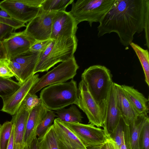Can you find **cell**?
I'll use <instances>...</instances> for the list:
<instances>
[{
	"label": "cell",
	"mask_w": 149,
	"mask_h": 149,
	"mask_svg": "<svg viewBox=\"0 0 149 149\" xmlns=\"http://www.w3.org/2000/svg\"><path fill=\"white\" fill-rule=\"evenodd\" d=\"M120 149H127V147H126V145H125V142L124 134H123V138L122 143V144L120 146Z\"/></svg>",
	"instance_id": "7bdbcfd3"
},
{
	"label": "cell",
	"mask_w": 149,
	"mask_h": 149,
	"mask_svg": "<svg viewBox=\"0 0 149 149\" xmlns=\"http://www.w3.org/2000/svg\"><path fill=\"white\" fill-rule=\"evenodd\" d=\"M121 116L113 82L106 100L104 111L103 128L107 138H109L116 127Z\"/></svg>",
	"instance_id": "4fadbf2b"
},
{
	"label": "cell",
	"mask_w": 149,
	"mask_h": 149,
	"mask_svg": "<svg viewBox=\"0 0 149 149\" xmlns=\"http://www.w3.org/2000/svg\"><path fill=\"white\" fill-rule=\"evenodd\" d=\"M0 16L5 18H12L7 12L2 9L0 10Z\"/></svg>",
	"instance_id": "60d3db41"
},
{
	"label": "cell",
	"mask_w": 149,
	"mask_h": 149,
	"mask_svg": "<svg viewBox=\"0 0 149 149\" xmlns=\"http://www.w3.org/2000/svg\"><path fill=\"white\" fill-rule=\"evenodd\" d=\"M6 58L2 42L0 41V59Z\"/></svg>",
	"instance_id": "ab89813d"
},
{
	"label": "cell",
	"mask_w": 149,
	"mask_h": 149,
	"mask_svg": "<svg viewBox=\"0 0 149 149\" xmlns=\"http://www.w3.org/2000/svg\"><path fill=\"white\" fill-rule=\"evenodd\" d=\"M126 125L121 116L116 127L109 138L114 141L117 149H120Z\"/></svg>",
	"instance_id": "f1b7e54d"
},
{
	"label": "cell",
	"mask_w": 149,
	"mask_h": 149,
	"mask_svg": "<svg viewBox=\"0 0 149 149\" xmlns=\"http://www.w3.org/2000/svg\"><path fill=\"white\" fill-rule=\"evenodd\" d=\"M149 118L148 114L138 115L129 125H126L124 134L127 149H139V141L143 127Z\"/></svg>",
	"instance_id": "ac0fdd59"
},
{
	"label": "cell",
	"mask_w": 149,
	"mask_h": 149,
	"mask_svg": "<svg viewBox=\"0 0 149 149\" xmlns=\"http://www.w3.org/2000/svg\"><path fill=\"white\" fill-rule=\"evenodd\" d=\"M76 105L85 113L88 123L98 127H103L104 120L100 106L82 80L79 84Z\"/></svg>",
	"instance_id": "ba28073f"
},
{
	"label": "cell",
	"mask_w": 149,
	"mask_h": 149,
	"mask_svg": "<svg viewBox=\"0 0 149 149\" xmlns=\"http://www.w3.org/2000/svg\"><path fill=\"white\" fill-rule=\"evenodd\" d=\"M63 122L78 137L87 148L103 144L107 138L103 129L91 124Z\"/></svg>",
	"instance_id": "9c48e42d"
},
{
	"label": "cell",
	"mask_w": 149,
	"mask_h": 149,
	"mask_svg": "<svg viewBox=\"0 0 149 149\" xmlns=\"http://www.w3.org/2000/svg\"><path fill=\"white\" fill-rule=\"evenodd\" d=\"M42 102L41 99L35 94H31L29 93L22 103L26 108L30 111L33 108Z\"/></svg>",
	"instance_id": "1f68e13d"
},
{
	"label": "cell",
	"mask_w": 149,
	"mask_h": 149,
	"mask_svg": "<svg viewBox=\"0 0 149 149\" xmlns=\"http://www.w3.org/2000/svg\"><path fill=\"white\" fill-rule=\"evenodd\" d=\"M103 143L101 145L94 147H93L88 148V149H106L105 143Z\"/></svg>",
	"instance_id": "b9f144b4"
},
{
	"label": "cell",
	"mask_w": 149,
	"mask_h": 149,
	"mask_svg": "<svg viewBox=\"0 0 149 149\" xmlns=\"http://www.w3.org/2000/svg\"><path fill=\"white\" fill-rule=\"evenodd\" d=\"M79 67L74 56L61 62L40 78L29 93L34 94L47 86L65 82L72 79Z\"/></svg>",
	"instance_id": "8992f818"
},
{
	"label": "cell",
	"mask_w": 149,
	"mask_h": 149,
	"mask_svg": "<svg viewBox=\"0 0 149 149\" xmlns=\"http://www.w3.org/2000/svg\"><path fill=\"white\" fill-rule=\"evenodd\" d=\"M38 74H35L21 85L20 88L9 97L3 100L1 111L14 115L17 112L27 94L39 79Z\"/></svg>",
	"instance_id": "5bb4252c"
},
{
	"label": "cell",
	"mask_w": 149,
	"mask_h": 149,
	"mask_svg": "<svg viewBox=\"0 0 149 149\" xmlns=\"http://www.w3.org/2000/svg\"><path fill=\"white\" fill-rule=\"evenodd\" d=\"M139 149H149V119L145 123L139 136Z\"/></svg>",
	"instance_id": "4dcf8cb0"
},
{
	"label": "cell",
	"mask_w": 149,
	"mask_h": 149,
	"mask_svg": "<svg viewBox=\"0 0 149 149\" xmlns=\"http://www.w3.org/2000/svg\"><path fill=\"white\" fill-rule=\"evenodd\" d=\"M37 140L40 149H59L53 124Z\"/></svg>",
	"instance_id": "7402d4cb"
},
{
	"label": "cell",
	"mask_w": 149,
	"mask_h": 149,
	"mask_svg": "<svg viewBox=\"0 0 149 149\" xmlns=\"http://www.w3.org/2000/svg\"><path fill=\"white\" fill-rule=\"evenodd\" d=\"M58 118L64 122L81 123L83 117L81 113L74 105L69 108H65L56 111L55 112Z\"/></svg>",
	"instance_id": "603a6c76"
},
{
	"label": "cell",
	"mask_w": 149,
	"mask_h": 149,
	"mask_svg": "<svg viewBox=\"0 0 149 149\" xmlns=\"http://www.w3.org/2000/svg\"><path fill=\"white\" fill-rule=\"evenodd\" d=\"M115 0H77L72 3L70 13L78 24L87 21L91 27L93 22L101 21Z\"/></svg>",
	"instance_id": "5b68a950"
},
{
	"label": "cell",
	"mask_w": 149,
	"mask_h": 149,
	"mask_svg": "<svg viewBox=\"0 0 149 149\" xmlns=\"http://www.w3.org/2000/svg\"><path fill=\"white\" fill-rule=\"evenodd\" d=\"M8 65L21 85L32 76L21 64L13 60H9Z\"/></svg>",
	"instance_id": "4316f807"
},
{
	"label": "cell",
	"mask_w": 149,
	"mask_h": 149,
	"mask_svg": "<svg viewBox=\"0 0 149 149\" xmlns=\"http://www.w3.org/2000/svg\"><path fill=\"white\" fill-rule=\"evenodd\" d=\"M74 1V0H44L40 8L46 12L65 11L67 7Z\"/></svg>",
	"instance_id": "484cf974"
},
{
	"label": "cell",
	"mask_w": 149,
	"mask_h": 149,
	"mask_svg": "<svg viewBox=\"0 0 149 149\" xmlns=\"http://www.w3.org/2000/svg\"><path fill=\"white\" fill-rule=\"evenodd\" d=\"M52 40L36 41L31 45L29 50L34 53H42L43 52L50 43Z\"/></svg>",
	"instance_id": "836d02e7"
},
{
	"label": "cell",
	"mask_w": 149,
	"mask_h": 149,
	"mask_svg": "<svg viewBox=\"0 0 149 149\" xmlns=\"http://www.w3.org/2000/svg\"><path fill=\"white\" fill-rule=\"evenodd\" d=\"M14 131L13 128L10 138L8 145L7 149H14Z\"/></svg>",
	"instance_id": "f35d334b"
},
{
	"label": "cell",
	"mask_w": 149,
	"mask_h": 149,
	"mask_svg": "<svg viewBox=\"0 0 149 149\" xmlns=\"http://www.w3.org/2000/svg\"><path fill=\"white\" fill-rule=\"evenodd\" d=\"M28 147L29 149H40L37 137L33 139Z\"/></svg>",
	"instance_id": "74e56055"
},
{
	"label": "cell",
	"mask_w": 149,
	"mask_h": 149,
	"mask_svg": "<svg viewBox=\"0 0 149 149\" xmlns=\"http://www.w3.org/2000/svg\"><path fill=\"white\" fill-rule=\"evenodd\" d=\"M97 27V36L116 33L126 48L134 35L145 32L146 45L149 48V0H115Z\"/></svg>",
	"instance_id": "6da1fadb"
},
{
	"label": "cell",
	"mask_w": 149,
	"mask_h": 149,
	"mask_svg": "<svg viewBox=\"0 0 149 149\" xmlns=\"http://www.w3.org/2000/svg\"><path fill=\"white\" fill-rule=\"evenodd\" d=\"M22 149H29V147L27 146H25Z\"/></svg>",
	"instance_id": "ee69618b"
},
{
	"label": "cell",
	"mask_w": 149,
	"mask_h": 149,
	"mask_svg": "<svg viewBox=\"0 0 149 149\" xmlns=\"http://www.w3.org/2000/svg\"><path fill=\"white\" fill-rule=\"evenodd\" d=\"M59 149H87L78 137L59 118L53 124Z\"/></svg>",
	"instance_id": "9a60e30c"
},
{
	"label": "cell",
	"mask_w": 149,
	"mask_h": 149,
	"mask_svg": "<svg viewBox=\"0 0 149 149\" xmlns=\"http://www.w3.org/2000/svg\"><path fill=\"white\" fill-rule=\"evenodd\" d=\"M40 53L33 52L29 50L18 55L12 60L21 64L33 76L34 75V72Z\"/></svg>",
	"instance_id": "44dd1931"
},
{
	"label": "cell",
	"mask_w": 149,
	"mask_h": 149,
	"mask_svg": "<svg viewBox=\"0 0 149 149\" xmlns=\"http://www.w3.org/2000/svg\"><path fill=\"white\" fill-rule=\"evenodd\" d=\"M0 22L6 24L14 27L15 30L26 26L25 23L13 18L8 19L0 16Z\"/></svg>",
	"instance_id": "d590c367"
},
{
	"label": "cell",
	"mask_w": 149,
	"mask_h": 149,
	"mask_svg": "<svg viewBox=\"0 0 149 149\" xmlns=\"http://www.w3.org/2000/svg\"><path fill=\"white\" fill-rule=\"evenodd\" d=\"M78 24L69 12H57L52 20L50 39L68 38L76 36Z\"/></svg>",
	"instance_id": "8fae6325"
},
{
	"label": "cell",
	"mask_w": 149,
	"mask_h": 149,
	"mask_svg": "<svg viewBox=\"0 0 149 149\" xmlns=\"http://www.w3.org/2000/svg\"><path fill=\"white\" fill-rule=\"evenodd\" d=\"M40 98L51 111H57L70 105H76L78 99L77 82L72 79L67 82L48 86L41 91Z\"/></svg>",
	"instance_id": "277c9868"
},
{
	"label": "cell",
	"mask_w": 149,
	"mask_h": 149,
	"mask_svg": "<svg viewBox=\"0 0 149 149\" xmlns=\"http://www.w3.org/2000/svg\"><path fill=\"white\" fill-rule=\"evenodd\" d=\"M105 143L106 149H117L115 142L111 138H107Z\"/></svg>",
	"instance_id": "8d00e7d4"
},
{
	"label": "cell",
	"mask_w": 149,
	"mask_h": 149,
	"mask_svg": "<svg viewBox=\"0 0 149 149\" xmlns=\"http://www.w3.org/2000/svg\"><path fill=\"white\" fill-rule=\"evenodd\" d=\"M1 125L0 124V128H1Z\"/></svg>",
	"instance_id": "f6af8a7d"
},
{
	"label": "cell",
	"mask_w": 149,
	"mask_h": 149,
	"mask_svg": "<svg viewBox=\"0 0 149 149\" xmlns=\"http://www.w3.org/2000/svg\"><path fill=\"white\" fill-rule=\"evenodd\" d=\"M15 30L12 26L0 22V41L2 42L7 38Z\"/></svg>",
	"instance_id": "e575fe53"
},
{
	"label": "cell",
	"mask_w": 149,
	"mask_h": 149,
	"mask_svg": "<svg viewBox=\"0 0 149 149\" xmlns=\"http://www.w3.org/2000/svg\"><path fill=\"white\" fill-rule=\"evenodd\" d=\"M44 0H4L0 2V8L11 17L25 23L29 22L39 12Z\"/></svg>",
	"instance_id": "52a82bcc"
},
{
	"label": "cell",
	"mask_w": 149,
	"mask_h": 149,
	"mask_svg": "<svg viewBox=\"0 0 149 149\" xmlns=\"http://www.w3.org/2000/svg\"><path fill=\"white\" fill-rule=\"evenodd\" d=\"M118 106L121 116L127 125L134 120L138 114L125 94L121 86L114 83Z\"/></svg>",
	"instance_id": "d6986e66"
},
{
	"label": "cell",
	"mask_w": 149,
	"mask_h": 149,
	"mask_svg": "<svg viewBox=\"0 0 149 149\" xmlns=\"http://www.w3.org/2000/svg\"><path fill=\"white\" fill-rule=\"evenodd\" d=\"M78 42L76 35L68 38L52 40L45 51L40 53L34 74L47 71L58 63L73 57Z\"/></svg>",
	"instance_id": "3957f363"
},
{
	"label": "cell",
	"mask_w": 149,
	"mask_h": 149,
	"mask_svg": "<svg viewBox=\"0 0 149 149\" xmlns=\"http://www.w3.org/2000/svg\"><path fill=\"white\" fill-rule=\"evenodd\" d=\"M49 110L42 102L30 111L28 119L24 141V146H29L35 138L42 120Z\"/></svg>",
	"instance_id": "2e32d148"
},
{
	"label": "cell",
	"mask_w": 149,
	"mask_h": 149,
	"mask_svg": "<svg viewBox=\"0 0 149 149\" xmlns=\"http://www.w3.org/2000/svg\"><path fill=\"white\" fill-rule=\"evenodd\" d=\"M21 85L10 78L0 77V97L3 100L8 98L18 90Z\"/></svg>",
	"instance_id": "d4e9b609"
},
{
	"label": "cell",
	"mask_w": 149,
	"mask_h": 149,
	"mask_svg": "<svg viewBox=\"0 0 149 149\" xmlns=\"http://www.w3.org/2000/svg\"><path fill=\"white\" fill-rule=\"evenodd\" d=\"M30 111L22 103L17 113L12 116L11 122L14 131V149H22L26 127Z\"/></svg>",
	"instance_id": "e0dca14e"
},
{
	"label": "cell",
	"mask_w": 149,
	"mask_h": 149,
	"mask_svg": "<svg viewBox=\"0 0 149 149\" xmlns=\"http://www.w3.org/2000/svg\"><path fill=\"white\" fill-rule=\"evenodd\" d=\"M13 128L11 121H7L0 129V149H7Z\"/></svg>",
	"instance_id": "83f0119b"
},
{
	"label": "cell",
	"mask_w": 149,
	"mask_h": 149,
	"mask_svg": "<svg viewBox=\"0 0 149 149\" xmlns=\"http://www.w3.org/2000/svg\"><path fill=\"white\" fill-rule=\"evenodd\" d=\"M125 94L138 114L149 112V100L143 94L131 86L121 85Z\"/></svg>",
	"instance_id": "ffe728a7"
},
{
	"label": "cell",
	"mask_w": 149,
	"mask_h": 149,
	"mask_svg": "<svg viewBox=\"0 0 149 149\" xmlns=\"http://www.w3.org/2000/svg\"><path fill=\"white\" fill-rule=\"evenodd\" d=\"M57 116L54 111L49 110L39 125L36 132V136H41L52 125L56 117Z\"/></svg>",
	"instance_id": "f546056e"
},
{
	"label": "cell",
	"mask_w": 149,
	"mask_h": 149,
	"mask_svg": "<svg viewBox=\"0 0 149 149\" xmlns=\"http://www.w3.org/2000/svg\"><path fill=\"white\" fill-rule=\"evenodd\" d=\"M36 40L30 37L24 30L13 32L2 41L6 58L11 60L29 50Z\"/></svg>",
	"instance_id": "7c38bea8"
},
{
	"label": "cell",
	"mask_w": 149,
	"mask_h": 149,
	"mask_svg": "<svg viewBox=\"0 0 149 149\" xmlns=\"http://www.w3.org/2000/svg\"><path fill=\"white\" fill-rule=\"evenodd\" d=\"M81 78L100 106L104 120L106 100L113 83L110 71L104 66L93 65L84 70L81 74Z\"/></svg>",
	"instance_id": "7a4b0ae2"
},
{
	"label": "cell",
	"mask_w": 149,
	"mask_h": 149,
	"mask_svg": "<svg viewBox=\"0 0 149 149\" xmlns=\"http://www.w3.org/2000/svg\"><path fill=\"white\" fill-rule=\"evenodd\" d=\"M56 12L40 10L26 26L24 31L36 41L50 39L52 20Z\"/></svg>",
	"instance_id": "30bf717a"
},
{
	"label": "cell",
	"mask_w": 149,
	"mask_h": 149,
	"mask_svg": "<svg viewBox=\"0 0 149 149\" xmlns=\"http://www.w3.org/2000/svg\"><path fill=\"white\" fill-rule=\"evenodd\" d=\"M130 45L135 52L143 68L145 81L149 85V54L148 49H143L137 44L132 42Z\"/></svg>",
	"instance_id": "cb8c5ba5"
},
{
	"label": "cell",
	"mask_w": 149,
	"mask_h": 149,
	"mask_svg": "<svg viewBox=\"0 0 149 149\" xmlns=\"http://www.w3.org/2000/svg\"><path fill=\"white\" fill-rule=\"evenodd\" d=\"M8 61L6 58L0 59V77L10 78L14 76L9 66Z\"/></svg>",
	"instance_id": "d6a6232c"
}]
</instances>
